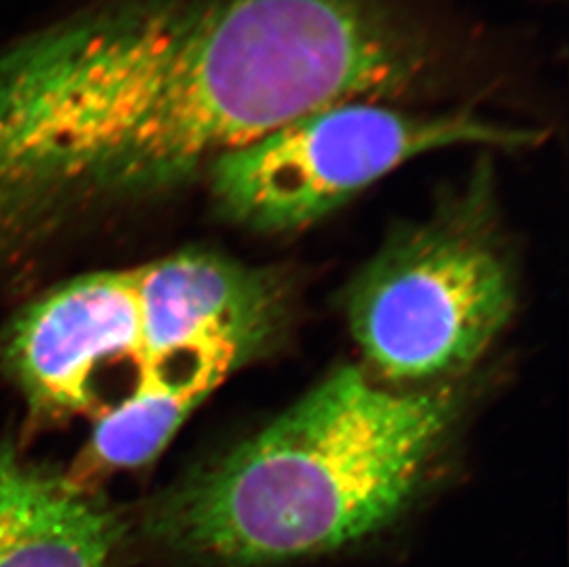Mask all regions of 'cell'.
<instances>
[{"label":"cell","instance_id":"cell-1","mask_svg":"<svg viewBox=\"0 0 569 567\" xmlns=\"http://www.w3.org/2000/svg\"><path fill=\"white\" fill-rule=\"evenodd\" d=\"M453 54L408 0H124L76 22L70 113L144 198L316 109L436 94Z\"/></svg>","mask_w":569,"mask_h":567},{"label":"cell","instance_id":"cell-2","mask_svg":"<svg viewBox=\"0 0 569 567\" xmlns=\"http://www.w3.org/2000/svg\"><path fill=\"white\" fill-rule=\"evenodd\" d=\"M459 397L328 376L254 437L146 507V540L189 563L254 567L338 551L417 498Z\"/></svg>","mask_w":569,"mask_h":567},{"label":"cell","instance_id":"cell-3","mask_svg":"<svg viewBox=\"0 0 569 567\" xmlns=\"http://www.w3.org/2000/svg\"><path fill=\"white\" fill-rule=\"evenodd\" d=\"M489 198V177L479 170L465 192L398 236L352 284L350 330L387 380L461 372L507 327L515 282L487 227Z\"/></svg>","mask_w":569,"mask_h":567},{"label":"cell","instance_id":"cell-4","mask_svg":"<svg viewBox=\"0 0 569 567\" xmlns=\"http://www.w3.org/2000/svg\"><path fill=\"white\" fill-rule=\"evenodd\" d=\"M542 129L472 109L420 111L392 102L332 103L216 159L210 192L221 215L260 232L312 226L415 157L481 146L527 150Z\"/></svg>","mask_w":569,"mask_h":567},{"label":"cell","instance_id":"cell-5","mask_svg":"<svg viewBox=\"0 0 569 567\" xmlns=\"http://www.w3.org/2000/svg\"><path fill=\"white\" fill-rule=\"evenodd\" d=\"M0 359L39 418L98 417L109 406L111 376L128 367L137 380L142 369L137 269L86 275L52 289L6 330Z\"/></svg>","mask_w":569,"mask_h":567},{"label":"cell","instance_id":"cell-6","mask_svg":"<svg viewBox=\"0 0 569 567\" xmlns=\"http://www.w3.org/2000/svg\"><path fill=\"white\" fill-rule=\"evenodd\" d=\"M137 280L144 330L137 380L234 370L273 345L288 317V289L277 275L212 252L146 263Z\"/></svg>","mask_w":569,"mask_h":567},{"label":"cell","instance_id":"cell-7","mask_svg":"<svg viewBox=\"0 0 569 567\" xmlns=\"http://www.w3.org/2000/svg\"><path fill=\"white\" fill-rule=\"evenodd\" d=\"M126 535L92 485L0 446V567H111Z\"/></svg>","mask_w":569,"mask_h":567},{"label":"cell","instance_id":"cell-8","mask_svg":"<svg viewBox=\"0 0 569 567\" xmlns=\"http://www.w3.org/2000/svg\"><path fill=\"white\" fill-rule=\"evenodd\" d=\"M221 381L212 375L134 381L124 397L98 415L70 474L91 485L94 477L148 465Z\"/></svg>","mask_w":569,"mask_h":567}]
</instances>
